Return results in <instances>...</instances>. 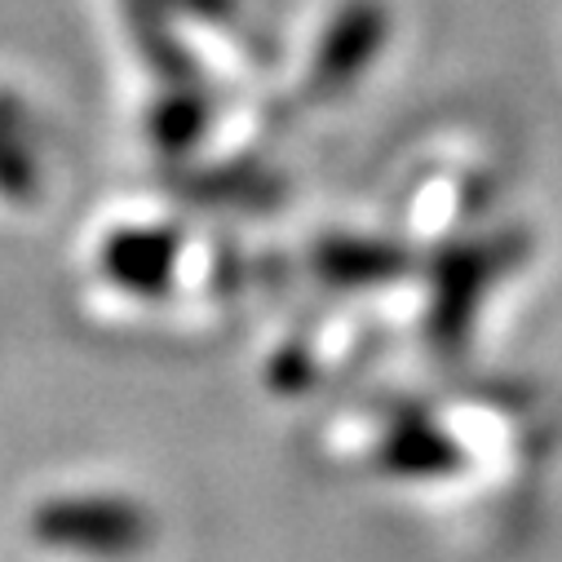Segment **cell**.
Segmentation results:
<instances>
[{
    "instance_id": "cell-1",
    "label": "cell",
    "mask_w": 562,
    "mask_h": 562,
    "mask_svg": "<svg viewBox=\"0 0 562 562\" xmlns=\"http://www.w3.org/2000/svg\"><path fill=\"white\" fill-rule=\"evenodd\" d=\"M41 531L67 544H80L85 553H137L151 536L147 514L128 501H63L45 509Z\"/></svg>"
},
{
    "instance_id": "cell-2",
    "label": "cell",
    "mask_w": 562,
    "mask_h": 562,
    "mask_svg": "<svg viewBox=\"0 0 562 562\" xmlns=\"http://www.w3.org/2000/svg\"><path fill=\"white\" fill-rule=\"evenodd\" d=\"M385 41V10L372 5V0H355V5L337 19V27L328 32L319 63H315V85L319 89H337L350 85L368 63L372 49Z\"/></svg>"
}]
</instances>
